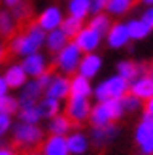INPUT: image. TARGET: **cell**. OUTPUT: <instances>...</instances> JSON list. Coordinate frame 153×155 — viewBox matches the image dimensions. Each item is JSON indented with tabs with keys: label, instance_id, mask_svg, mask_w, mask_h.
I'll return each instance as SVG.
<instances>
[{
	"label": "cell",
	"instance_id": "6da1fadb",
	"mask_svg": "<svg viewBox=\"0 0 153 155\" xmlns=\"http://www.w3.org/2000/svg\"><path fill=\"white\" fill-rule=\"evenodd\" d=\"M45 34L47 32L42 30L36 23H30V25H27L25 32L13 34L10 38V51L19 57H27V55H32V53H38L45 44Z\"/></svg>",
	"mask_w": 153,
	"mask_h": 155
},
{
	"label": "cell",
	"instance_id": "7a4b0ae2",
	"mask_svg": "<svg viewBox=\"0 0 153 155\" xmlns=\"http://www.w3.org/2000/svg\"><path fill=\"white\" fill-rule=\"evenodd\" d=\"M123 115H125V110L121 100H104V102H96L95 106H91L89 121H91V127H106L119 121Z\"/></svg>",
	"mask_w": 153,
	"mask_h": 155
},
{
	"label": "cell",
	"instance_id": "3957f363",
	"mask_svg": "<svg viewBox=\"0 0 153 155\" xmlns=\"http://www.w3.org/2000/svg\"><path fill=\"white\" fill-rule=\"evenodd\" d=\"M10 133H11L13 144L27 151H32L36 146H40L44 142V129L40 125H30V123L17 121L15 125H11Z\"/></svg>",
	"mask_w": 153,
	"mask_h": 155
},
{
	"label": "cell",
	"instance_id": "277c9868",
	"mask_svg": "<svg viewBox=\"0 0 153 155\" xmlns=\"http://www.w3.org/2000/svg\"><path fill=\"white\" fill-rule=\"evenodd\" d=\"M129 93V81H125L121 76L112 74L108 78L100 80L93 87V97L96 102H104V100H121Z\"/></svg>",
	"mask_w": 153,
	"mask_h": 155
},
{
	"label": "cell",
	"instance_id": "5b68a950",
	"mask_svg": "<svg viewBox=\"0 0 153 155\" xmlns=\"http://www.w3.org/2000/svg\"><path fill=\"white\" fill-rule=\"evenodd\" d=\"M83 53L80 51V48L74 42H68L59 53H55V59H53V64H55L57 72L63 76H74L78 72L80 61H81Z\"/></svg>",
	"mask_w": 153,
	"mask_h": 155
},
{
	"label": "cell",
	"instance_id": "8992f818",
	"mask_svg": "<svg viewBox=\"0 0 153 155\" xmlns=\"http://www.w3.org/2000/svg\"><path fill=\"white\" fill-rule=\"evenodd\" d=\"M134 142L138 146L140 155H151L153 153V119L142 114L140 123L134 129Z\"/></svg>",
	"mask_w": 153,
	"mask_h": 155
},
{
	"label": "cell",
	"instance_id": "52a82bcc",
	"mask_svg": "<svg viewBox=\"0 0 153 155\" xmlns=\"http://www.w3.org/2000/svg\"><path fill=\"white\" fill-rule=\"evenodd\" d=\"M119 136V127L116 123L106 127H93L89 134V144L96 150H104L106 146H110L112 142H116Z\"/></svg>",
	"mask_w": 153,
	"mask_h": 155
},
{
	"label": "cell",
	"instance_id": "ba28073f",
	"mask_svg": "<svg viewBox=\"0 0 153 155\" xmlns=\"http://www.w3.org/2000/svg\"><path fill=\"white\" fill-rule=\"evenodd\" d=\"M89 114H91V102H89V98H68L66 100L64 115L72 123L80 125V123L89 121Z\"/></svg>",
	"mask_w": 153,
	"mask_h": 155
},
{
	"label": "cell",
	"instance_id": "9c48e42d",
	"mask_svg": "<svg viewBox=\"0 0 153 155\" xmlns=\"http://www.w3.org/2000/svg\"><path fill=\"white\" fill-rule=\"evenodd\" d=\"M42 97H44V87L40 85V81L36 78H28V81L19 89L15 98H17L21 108V106H36L42 100Z\"/></svg>",
	"mask_w": 153,
	"mask_h": 155
},
{
	"label": "cell",
	"instance_id": "30bf717a",
	"mask_svg": "<svg viewBox=\"0 0 153 155\" xmlns=\"http://www.w3.org/2000/svg\"><path fill=\"white\" fill-rule=\"evenodd\" d=\"M102 38L104 36H100L96 30L89 28V27H83L80 32L74 36L72 42L80 48L81 53H96V49L100 48V44H102Z\"/></svg>",
	"mask_w": 153,
	"mask_h": 155
},
{
	"label": "cell",
	"instance_id": "8fae6325",
	"mask_svg": "<svg viewBox=\"0 0 153 155\" xmlns=\"http://www.w3.org/2000/svg\"><path fill=\"white\" fill-rule=\"evenodd\" d=\"M106 44H108V48L112 49H123L129 45L131 42V38H129V30H127V23L123 21H116L112 23L110 30L106 32Z\"/></svg>",
	"mask_w": 153,
	"mask_h": 155
},
{
	"label": "cell",
	"instance_id": "7c38bea8",
	"mask_svg": "<svg viewBox=\"0 0 153 155\" xmlns=\"http://www.w3.org/2000/svg\"><path fill=\"white\" fill-rule=\"evenodd\" d=\"M68 91H70V78L63 76V74H53L49 85L44 91V97L63 102L64 98H68Z\"/></svg>",
	"mask_w": 153,
	"mask_h": 155
},
{
	"label": "cell",
	"instance_id": "4fadbf2b",
	"mask_svg": "<svg viewBox=\"0 0 153 155\" xmlns=\"http://www.w3.org/2000/svg\"><path fill=\"white\" fill-rule=\"evenodd\" d=\"M63 19H64V15H63V10H60L59 6H47V8H44L40 12L36 25L42 30H45V32H49V30L59 28Z\"/></svg>",
	"mask_w": 153,
	"mask_h": 155
},
{
	"label": "cell",
	"instance_id": "5bb4252c",
	"mask_svg": "<svg viewBox=\"0 0 153 155\" xmlns=\"http://www.w3.org/2000/svg\"><path fill=\"white\" fill-rule=\"evenodd\" d=\"M100 70H102V57L98 53H83L76 74L81 78H87V80H93L100 74Z\"/></svg>",
	"mask_w": 153,
	"mask_h": 155
},
{
	"label": "cell",
	"instance_id": "9a60e30c",
	"mask_svg": "<svg viewBox=\"0 0 153 155\" xmlns=\"http://www.w3.org/2000/svg\"><path fill=\"white\" fill-rule=\"evenodd\" d=\"M21 66H23V70L27 72L28 78H38V76H42L44 72L49 70L47 59H45V55H42L40 51H38V53H32V55L23 57Z\"/></svg>",
	"mask_w": 153,
	"mask_h": 155
},
{
	"label": "cell",
	"instance_id": "2e32d148",
	"mask_svg": "<svg viewBox=\"0 0 153 155\" xmlns=\"http://www.w3.org/2000/svg\"><path fill=\"white\" fill-rule=\"evenodd\" d=\"M148 70V64L146 63H136V61H131V59H123L119 61L117 66H116V74L121 76L125 81L131 83L132 80H136V78L144 76Z\"/></svg>",
	"mask_w": 153,
	"mask_h": 155
},
{
	"label": "cell",
	"instance_id": "e0dca14e",
	"mask_svg": "<svg viewBox=\"0 0 153 155\" xmlns=\"http://www.w3.org/2000/svg\"><path fill=\"white\" fill-rule=\"evenodd\" d=\"M66 148L70 155H87L91 144H89V136L81 130H70L66 136Z\"/></svg>",
	"mask_w": 153,
	"mask_h": 155
},
{
	"label": "cell",
	"instance_id": "ac0fdd59",
	"mask_svg": "<svg viewBox=\"0 0 153 155\" xmlns=\"http://www.w3.org/2000/svg\"><path fill=\"white\" fill-rule=\"evenodd\" d=\"M129 93H131L132 97L140 98L142 102H146L148 98L153 97V80L149 76H140L136 78V80H132L131 83H129Z\"/></svg>",
	"mask_w": 153,
	"mask_h": 155
},
{
	"label": "cell",
	"instance_id": "d6986e66",
	"mask_svg": "<svg viewBox=\"0 0 153 155\" xmlns=\"http://www.w3.org/2000/svg\"><path fill=\"white\" fill-rule=\"evenodd\" d=\"M2 78L6 80V83H8V87H10V91H11V89L19 91L23 85L28 81V76H27L25 70H23L21 63H13V64H10V66H8L6 70H4Z\"/></svg>",
	"mask_w": 153,
	"mask_h": 155
},
{
	"label": "cell",
	"instance_id": "ffe728a7",
	"mask_svg": "<svg viewBox=\"0 0 153 155\" xmlns=\"http://www.w3.org/2000/svg\"><path fill=\"white\" fill-rule=\"evenodd\" d=\"M89 97H93V85H91V80L74 74L70 78L68 98H89Z\"/></svg>",
	"mask_w": 153,
	"mask_h": 155
},
{
	"label": "cell",
	"instance_id": "44dd1931",
	"mask_svg": "<svg viewBox=\"0 0 153 155\" xmlns=\"http://www.w3.org/2000/svg\"><path fill=\"white\" fill-rule=\"evenodd\" d=\"M42 155H70L66 148V138L64 136H55V134H49L47 138H44V142L40 144Z\"/></svg>",
	"mask_w": 153,
	"mask_h": 155
},
{
	"label": "cell",
	"instance_id": "7402d4cb",
	"mask_svg": "<svg viewBox=\"0 0 153 155\" xmlns=\"http://www.w3.org/2000/svg\"><path fill=\"white\" fill-rule=\"evenodd\" d=\"M70 42V38H68L64 32H63V28H55V30H49L47 34H45V49H47L49 53H53V55H55V53H59L60 49L64 48V45Z\"/></svg>",
	"mask_w": 153,
	"mask_h": 155
},
{
	"label": "cell",
	"instance_id": "603a6c76",
	"mask_svg": "<svg viewBox=\"0 0 153 155\" xmlns=\"http://www.w3.org/2000/svg\"><path fill=\"white\" fill-rule=\"evenodd\" d=\"M72 125L74 123L64 114H57L55 117H51L47 121V130H49V134H55V136H66L72 130Z\"/></svg>",
	"mask_w": 153,
	"mask_h": 155
},
{
	"label": "cell",
	"instance_id": "cb8c5ba5",
	"mask_svg": "<svg viewBox=\"0 0 153 155\" xmlns=\"http://www.w3.org/2000/svg\"><path fill=\"white\" fill-rule=\"evenodd\" d=\"M66 12L74 19L85 21L89 15H91V0H68Z\"/></svg>",
	"mask_w": 153,
	"mask_h": 155
},
{
	"label": "cell",
	"instance_id": "d4e9b609",
	"mask_svg": "<svg viewBox=\"0 0 153 155\" xmlns=\"http://www.w3.org/2000/svg\"><path fill=\"white\" fill-rule=\"evenodd\" d=\"M127 30H129V38H131V40H134V42L146 40V38L151 34V28H149L140 17H138V19H129V21H127Z\"/></svg>",
	"mask_w": 153,
	"mask_h": 155
},
{
	"label": "cell",
	"instance_id": "484cf974",
	"mask_svg": "<svg viewBox=\"0 0 153 155\" xmlns=\"http://www.w3.org/2000/svg\"><path fill=\"white\" fill-rule=\"evenodd\" d=\"M38 106V110H40V115H42V119H51V117H55L57 114H60V102L55 98H47V97H42V100L36 104Z\"/></svg>",
	"mask_w": 153,
	"mask_h": 155
},
{
	"label": "cell",
	"instance_id": "4316f807",
	"mask_svg": "<svg viewBox=\"0 0 153 155\" xmlns=\"http://www.w3.org/2000/svg\"><path fill=\"white\" fill-rule=\"evenodd\" d=\"M132 6H134V0H108L104 12L108 13L110 17H121V15L131 12Z\"/></svg>",
	"mask_w": 153,
	"mask_h": 155
},
{
	"label": "cell",
	"instance_id": "83f0119b",
	"mask_svg": "<svg viewBox=\"0 0 153 155\" xmlns=\"http://www.w3.org/2000/svg\"><path fill=\"white\" fill-rule=\"evenodd\" d=\"M17 30V21L13 19L11 12L0 10V36L2 38H11Z\"/></svg>",
	"mask_w": 153,
	"mask_h": 155
},
{
	"label": "cell",
	"instance_id": "f1b7e54d",
	"mask_svg": "<svg viewBox=\"0 0 153 155\" xmlns=\"http://www.w3.org/2000/svg\"><path fill=\"white\" fill-rule=\"evenodd\" d=\"M89 28H93V30H96L100 36H106V32L110 30V27H112V19H110V15L106 13V12H102V13H95L93 17L89 19V25H87Z\"/></svg>",
	"mask_w": 153,
	"mask_h": 155
},
{
	"label": "cell",
	"instance_id": "f546056e",
	"mask_svg": "<svg viewBox=\"0 0 153 155\" xmlns=\"http://www.w3.org/2000/svg\"><path fill=\"white\" fill-rule=\"evenodd\" d=\"M17 117L21 123H30V125H38L42 121L38 106H21L19 112H17Z\"/></svg>",
	"mask_w": 153,
	"mask_h": 155
},
{
	"label": "cell",
	"instance_id": "4dcf8cb0",
	"mask_svg": "<svg viewBox=\"0 0 153 155\" xmlns=\"http://www.w3.org/2000/svg\"><path fill=\"white\" fill-rule=\"evenodd\" d=\"M60 28H63V32L68 38H72V40H74V36L83 28V21L74 19V17H70V15H66V17L63 19V23H60Z\"/></svg>",
	"mask_w": 153,
	"mask_h": 155
},
{
	"label": "cell",
	"instance_id": "1f68e13d",
	"mask_svg": "<svg viewBox=\"0 0 153 155\" xmlns=\"http://www.w3.org/2000/svg\"><path fill=\"white\" fill-rule=\"evenodd\" d=\"M121 104H123L125 114H136V112H140L142 108H144V102H142V100L136 98V97H132L131 93H127V95L121 98Z\"/></svg>",
	"mask_w": 153,
	"mask_h": 155
},
{
	"label": "cell",
	"instance_id": "d6a6232c",
	"mask_svg": "<svg viewBox=\"0 0 153 155\" xmlns=\"http://www.w3.org/2000/svg\"><path fill=\"white\" fill-rule=\"evenodd\" d=\"M0 112L2 114H8V115H13L19 112V102L17 98L11 97V95H6L0 98Z\"/></svg>",
	"mask_w": 153,
	"mask_h": 155
},
{
	"label": "cell",
	"instance_id": "836d02e7",
	"mask_svg": "<svg viewBox=\"0 0 153 155\" xmlns=\"http://www.w3.org/2000/svg\"><path fill=\"white\" fill-rule=\"evenodd\" d=\"M11 125H13V119H11V115H8V114H2L0 112V140L11 130Z\"/></svg>",
	"mask_w": 153,
	"mask_h": 155
},
{
	"label": "cell",
	"instance_id": "e575fe53",
	"mask_svg": "<svg viewBox=\"0 0 153 155\" xmlns=\"http://www.w3.org/2000/svg\"><path fill=\"white\" fill-rule=\"evenodd\" d=\"M28 12H30V8L23 2V4H19L17 8H13V10H11V15H13L15 21H23V19L28 17Z\"/></svg>",
	"mask_w": 153,
	"mask_h": 155
},
{
	"label": "cell",
	"instance_id": "d590c367",
	"mask_svg": "<svg viewBox=\"0 0 153 155\" xmlns=\"http://www.w3.org/2000/svg\"><path fill=\"white\" fill-rule=\"evenodd\" d=\"M106 4H108V0H91V15L102 13L106 10Z\"/></svg>",
	"mask_w": 153,
	"mask_h": 155
},
{
	"label": "cell",
	"instance_id": "8d00e7d4",
	"mask_svg": "<svg viewBox=\"0 0 153 155\" xmlns=\"http://www.w3.org/2000/svg\"><path fill=\"white\" fill-rule=\"evenodd\" d=\"M140 19L146 23V25L153 30V6H148L146 10L142 12V15H140Z\"/></svg>",
	"mask_w": 153,
	"mask_h": 155
},
{
	"label": "cell",
	"instance_id": "74e56055",
	"mask_svg": "<svg viewBox=\"0 0 153 155\" xmlns=\"http://www.w3.org/2000/svg\"><path fill=\"white\" fill-rule=\"evenodd\" d=\"M51 78H53V72H51V70H47V72H44L42 76H38V78H36V80L40 81V85H42V87H44V91H45V87H47V85H49V81H51Z\"/></svg>",
	"mask_w": 153,
	"mask_h": 155
},
{
	"label": "cell",
	"instance_id": "f35d334b",
	"mask_svg": "<svg viewBox=\"0 0 153 155\" xmlns=\"http://www.w3.org/2000/svg\"><path fill=\"white\" fill-rule=\"evenodd\" d=\"M144 114H146L148 117H151V119H153V97H151V98H148L146 102H144Z\"/></svg>",
	"mask_w": 153,
	"mask_h": 155
},
{
	"label": "cell",
	"instance_id": "ab89813d",
	"mask_svg": "<svg viewBox=\"0 0 153 155\" xmlns=\"http://www.w3.org/2000/svg\"><path fill=\"white\" fill-rule=\"evenodd\" d=\"M6 95H10V87H8V83L2 76H0V98L6 97Z\"/></svg>",
	"mask_w": 153,
	"mask_h": 155
},
{
	"label": "cell",
	"instance_id": "60d3db41",
	"mask_svg": "<svg viewBox=\"0 0 153 155\" xmlns=\"http://www.w3.org/2000/svg\"><path fill=\"white\" fill-rule=\"evenodd\" d=\"M23 2H25V0H2V4L8 8V10H13V8H17Z\"/></svg>",
	"mask_w": 153,
	"mask_h": 155
},
{
	"label": "cell",
	"instance_id": "b9f144b4",
	"mask_svg": "<svg viewBox=\"0 0 153 155\" xmlns=\"http://www.w3.org/2000/svg\"><path fill=\"white\" fill-rule=\"evenodd\" d=\"M0 155H15V151L11 148H8V146H2L0 148Z\"/></svg>",
	"mask_w": 153,
	"mask_h": 155
},
{
	"label": "cell",
	"instance_id": "7bdbcfd3",
	"mask_svg": "<svg viewBox=\"0 0 153 155\" xmlns=\"http://www.w3.org/2000/svg\"><path fill=\"white\" fill-rule=\"evenodd\" d=\"M4 55H6V45H4L2 42H0V63L4 61Z\"/></svg>",
	"mask_w": 153,
	"mask_h": 155
},
{
	"label": "cell",
	"instance_id": "ee69618b",
	"mask_svg": "<svg viewBox=\"0 0 153 155\" xmlns=\"http://www.w3.org/2000/svg\"><path fill=\"white\" fill-rule=\"evenodd\" d=\"M146 76H149L151 80H153V64H151V66L148 64V70H146Z\"/></svg>",
	"mask_w": 153,
	"mask_h": 155
},
{
	"label": "cell",
	"instance_id": "f6af8a7d",
	"mask_svg": "<svg viewBox=\"0 0 153 155\" xmlns=\"http://www.w3.org/2000/svg\"><path fill=\"white\" fill-rule=\"evenodd\" d=\"M140 2L146 6V8H148V6H153V0H140Z\"/></svg>",
	"mask_w": 153,
	"mask_h": 155
},
{
	"label": "cell",
	"instance_id": "bcb514c9",
	"mask_svg": "<svg viewBox=\"0 0 153 155\" xmlns=\"http://www.w3.org/2000/svg\"><path fill=\"white\" fill-rule=\"evenodd\" d=\"M27 155H42V153H40V151H34V150H32V151H27Z\"/></svg>",
	"mask_w": 153,
	"mask_h": 155
},
{
	"label": "cell",
	"instance_id": "7dc6e473",
	"mask_svg": "<svg viewBox=\"0 0 153 155\" xmlns=\"http://www.w3.org/2000/svg\"><path fill=\"white\" fill-rule=\"evenodd\" d=\"M2 146H4V142H2V140H0V148H2Z\"/></svg>",
	"mask_w": 153,
	"mask_h": 155
},
{
	"label": "cell",
	"instance_id": "c3c4849f",
	"mask_svg": "<svg viewBox=\"0 0 153 155\" xmlns=\"http://www.w3.org/2000/svg\"><path fill=\"white\" fill-rule=\"evenodd\" d=\"M151 155H153V153H151Z\"/></svg>",
	"mask_w": 153,
	"mask_h": 155
}]
</instances>
